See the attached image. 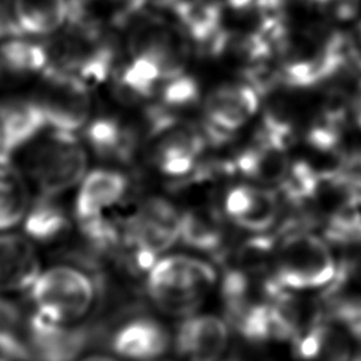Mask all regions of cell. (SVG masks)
Masks as SVG:
<instances>
[{
	"label": "cell",
	"mask_w": 361,
	"mask_h": 361,
	"mask_svg": "<svg viewBox=\"0 0 361 361\" xmlns=\"http://www.w3.org/2000/svg\"><path fill=\"white\" fill-rule=\"evenodd\" d=\"M104 274H93L79 265H56L38 275L30 290L37 312L66 323L83 317L106 290Z\"/></svg>",
	"instance_id": "1"
},
{
	"label": "cell",
	"mask_w": 361,
	"mask_h": 361,
	"mask_svg": "<svg viewBox=\"0 0 361 361\" xmlns=\"http://www.w3.org/2000/svg\"><path fill=\"white\" fill-rule=\"evenodd\" d=\"M216 282L214 269L202 259L168 255L158 259L147 274L149 299L169 314L193 313Z\"/></svg>",
	"instance_id": "2"
},
{
	"label": "cell",
	"mask_w": 361,
	"mask_h": 361,
	"mask_svg": "<svg viewBox=\"0 0 361 361\" xmlns=\"http://www.w3.org/2000/svg\"><path fill=\"white\" fill-rule=\"evenodd\" d=\"M27 148L24 168L42 196L55 197L86 175L87 155L73 133L48 128Z\"/></svg>",
	"instance_id": "3"
},
{
	"label": "cell",
	"mask_w": 361,
	"mask_h": 361,
	"mask_svg": "<svg viewBox=\"0 0 361 361\" xmlns=\"http://www.w3.org/2000/svg\"><path fill=\"white\" fill-rule=\"evenodd\" d=\"M338 274L327 244L303 230H292L275 247L274 276L288 290L319 289Z\"/></svg>",
	"instance_id": "4"
},
{
	"label": "cell",
	"mask_w": 361,
	"mask_h": 361,
	"mask_svg": "<svg viewBox=\"0 0 361 361\" xmlns=\"http://www.w3.org/2000/svg\"><path fill=\"white\" fill-rule=\"evenodd\" d=\"M37 103L51 130L75 134L90 116L87 85L73 75L58 71H45V85Z\"/></svg>",
	"instance_id": "5"
},
{
	"label": "cell",
	"mask_w": 361,
	"mask_h": 361,
	"mask_svg": "<svg viewBox=\"0 0 361 361\" xmlns=\"http://www.w3.org/2000/svg\"><path fill=\"white\" fill-rule=\"evenodd\" d=\"M32 361H75L93 340L103 336L97 326L69 327L34 310L27 322Z\"/></svg>",
	"instance_id": "6"
},
{
	"label": "cell",
	"mask_w": 361,
	"mask_h": 361,
	"mask_svg": "<svg viewBox=\"0 0 361 361\" xmlns=\"http://www.w3.org/2000/svg\"><path fill=\"white\" fill-rule=\"evenodd\" d=\"M110 348L131 361H151L161 357L169 345L165 327L147 316L133 317L109 336Z\"/></svg>",
	"instance_id": "7"
},
{
	"label": "cell",
	"mask_w": 361,
	"mask_h": 361,
	"mask_svg": "<svg viewBox=\"0 0 361 361\" xmlns=\"http://www.w3.org/2000/svg\"><path fill=\"white\" fill-rule=\"evenodd\" d=\"M226 323L212 314L190 316L180 323L175 336V347L190 361H219L227 348Z\"/></svg>",
	"instance_id": "8"
},
{
	"label": "cell",
	"mask_w": 361,
	"mask_h": 361,
	"mask_svg": "<svg viewBox=\"0 0 361 361\" xmlns=\"http://www.w3.org/2000/svg\"><path fill=\"white\" fill-rule=\"evenodd\" d=\"M47 121L37 100H7L0 103V152L14 157L28 147L42 131Z\"/></svg>",
	"instance_id": "9"
},
{
	"label": "cell",
	"mask_w": 361,
	"mask_h": 361,
	"mask_svg": "<svg viewBox=\"0 0 361 361\" xmlns=\"http://www.w3.org/2000/svg\"><path fill=\"white\" fill-rule=\"evenodd\" d=\"M39 274L38 255L27 237L0 235V290H27Z\"/></svg>",
	"instance_id": "10"
},
{
	"label": "cell",
	"mask_w": 361,
	"mask_h": 361,
	"mask_svg": "<svg viewBox=\"0 0 361 361\" xmlns=\"http://www.w3.org/2000/svg\"><path fill=\"white\" fill-rule=\"evenodd\" d=\"M224 210L240 227L261 233L275 223L278 203L275 196L268 190L251 186H235L226 196Z\"/></svg>",
	"instance_id": "11"
},
{
	"label": "cell",
	"mask_w": 361,
	"mask_h": 361,
	"mask_svg": "<svg viewBox=\"0 0 361 361\" xmlns=\"http://www.w3.org/2000/svg\"><path fill=\"white\" fill-rule=\"evenodd\" d=\"M127 178L113 169H94L83 176L75 200L76 220L100 216L127 192Z\"/></svg>",
	"instance_id": "12"
},
{
	"label": "cell",
	"mask_w": 361,
	"mask_h": 361,
	"mask_svg": "<svg viewBox=\"0 0 361 361\" xmlns=\"http://www.w3.org/2000/svg\"><path fill=\"white\" fill-rule=\"evenodd\" d=\"M303 361H350L351 343L345 330L323 317L312 323L292 341Z\"/></svg>",
	"instance_id": "13"
},
{
	"label": "cell",
	"mask_w": 361,
	"mask_h": 361,
	"mask_svg": "<svg viewBox=\"0 0 361 361\" xmlns=\"http://www.w3.org/2000/svg\"><path fill=\"white\" fill-rule=\"evenodd\" d=\"M209 121L233 133L257 110V90L251 85H224L216 89L206 102Z\"/></svg>",
	"instance_id": "14"
},
{
	"label": "cell",
	"mask_w": 361,
	"mask_h": 361,
	"mask_svg": "<svg viewBox=\"0 0 361 361\" xmlns=\"http://www.w3.org/2000/svg\"><path fill=\"white\" fill-rule=\"evenodd\" d=\"M71 0H14L13 16L23 32L49 34L69 18Z\"/></svg>",
	"instance_id": "15"
},
{
	"label": "cell",
	"mask_w": 361,
	"mask_h": 361,
	"mask_svg": "<svg viewBox=\"0 0 361 361\" xmlns=\"http://www.w3.org/2000/svg\"><path fill=\"white\" fill-rule=\"evenodd\" d=\"M179 240L197 250L217 251L224 240V228L219 213L207 207H196L180 213Z\"/></svg>",
	"instance_id": "16"
},
{
	"label": "cell",
	"mask_w": 361,
	"mask_h": 361,
	"mask_svg": "<svg viewBox=\"0 0 361 361\" xmlns=\"http://www.w3.org/2000/svg\"><path fill=\"white\" fill-rule=\"evenodd\" d=\"M86 138L100 157L120 161L128 159L135 144L133 133L113 117L92 120L86 127Z\"/></svg>",
	"instance_id": "17"
},
{
	"label": "cell",
	"mask_w": 361,
	"mask_h": 361,
	"mask_svg": "<svg viewBox=\"0 0 361 361\" xmlns=\"http://www.w3.org/2000/svg\"><path fill=\"white\" fill-rule=\"evenodd\" d=\"M69 227L65 210L54 197H38L27 210L24 217L25 234L38 243H51L61 237Z\"/></svg>",
	"instance_id": "18"
},
{
	"label": "cell",
	"mask_w": 361,
	"mask_h": 361,
	"mask_svg": "<svg viewBox=\"0 0 361 361\" xmlns=\"http://www.w3.org/2000/svg\"><path fill=\"white\" fill-rule=\"evenodd\" d=\"M0 63L17 73L45 71L49 65L47 47L27 39H7L0 45Z\"/></svg>",
	"instance_id": "19"
},
{
	"label": "cell",
	"mask_w": 361,
	"mask_h": 361,
	"mask_svg": "<svg viewBox=\"0 0 361 361\" xmlns=\"http://www.w3.org/2000/svg\"><path fill=\"white\" fill-rule=\"evenodd\" d=\"M326 234L338 244L361 241V193L347 196L331 210Z\"/></svg>",
	"instance_id": "20"
},
{
	"label": "cell",
	"mask_w": 361,
	"mask_h": 361,
	"mask_svg": "<svg viewBox=\"0 0 361 361\" xmlns=\"http://www.w3.org/2000/svg\"><path fill=\"white\" fill-rule=\"evenodd\" d=\"M28 207V195L20 179L14 173L0 175V230L24 220Z\"/></svg>",
	"instance_id": "21"
},
{
	"label": "cell",
	"mask_w": 361,
	"mask_h": 361,
	"mask_svg": "<svg viewBox=\"0 0 361 361\" xmlns=\"http://www.w3.org/2000/svg\"><path fill=\"white\" fill-rule=\"evenodd\" d=\"M197 94L199 90L196 82L182 73L168 79V83L161 90L162 102L168 107H180L193 103L197 99Z\"/></svg>",
	"instance_id": "22"
},
{
	"label": "cell",
	"mask_w": 361,
	"mask_h": 361,
	"mask_svg": "<svg viewBox=\"0 0 361 361\" xmlns=\"http://www.w3.org/2000/svg\"><path fill=\"white\" fill-rule=\"evenodd\" d=\"M252 1H255V0H227L230 7H233V8H244V7L250 6Z\"/></svg>",
	"instance_id": "23"
},
{
	"label": "cell",
	"mask_w": 361,
	"mask_h": 361,
	"mask_svg": "<svg viewBox=\"0 0 361 361\" xmlns=\"http://www.w3.org/2000/svg\"><path fill=\"white\" fill-rule=\"evenodd\" d=\"M82 361H116V360L111 357H107V355H90V357L83 358Z\"/></svg>",
	"instance_id": "24"
},
{
	"label": "cell",
	"mask_w": 361,
	"mask_h": 361,
	"mask_svg": "<svg viewBox=\"0 0 361 361\" xmlns=\"http://www.w3.org/2000/svg\"><path fill=\"white\" fill-rule=\"evenodd\" d=\"M0 361H11V360H7V358H4V357H0Z\"/></svg>",
	"instance_id": "25"
}]
</instances>
